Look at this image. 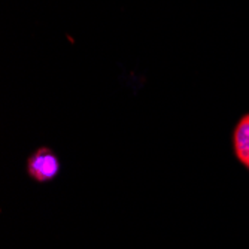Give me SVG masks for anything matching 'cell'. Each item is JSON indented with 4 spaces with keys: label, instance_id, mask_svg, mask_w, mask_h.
Masks as SVG:
<instances>
[{
    "label": "cell",
    "instance_id": "cell-3",
    "mask_svg": "<svg viewBox=\"0 0 249 249\" xmlns=\"http://www.w3.org/2000/svg\"><path fill=\"white\" fill-rule=\"evenodd\" d=\"M239 160H240V161H242V163H243V164H245V166L249 169V152H248L246 155H243L242 158H239Z\"/></svg>",
    "mask_w": 249,
    "mask_h": 249
},
{
    "label": "cell",
    "instance_id": "cell-1",
    "mask_svg": "<svg viewBox=\"0 0 249 249\" xmlns=\"http://www.w3.org/2000/svg\"><path fill=\"white\" fill-rule=\"evenodd\" d=\"M27 170L29 175L39 182H48L60 172V161L50 148L42 146L30 155Z\"/></svg>",
    "mask_w": 249,
    "mask_h": 249
},
{
    "label": "cell",
    "instance_id": "cell-2",
    "mask_svg": "<svg viewBox=\"0 0 249 249\" xmlns=\"http://www.w3.org/2000/svg\"><path fill=\"white\" fill-rule=\"evenodd\" d=\"M233 143L237 158H242L249 152V114L237 123L233 134Z\"/></svg>",
    "mask_w": 249,
    "mask_h": 249
}]
</instances>
